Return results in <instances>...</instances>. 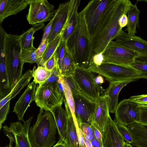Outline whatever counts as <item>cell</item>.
I'll return each mask as SVG.
<instances>
[{"mask_svg": "<svg viewBox=\"0 0 147 147\" xmlns=\"http://www.w3.org/2000/svg\"><path fill=\"white\" fill-rule=\"evenodd\" d=\"M44 26V23L38 24L33 25L30 29L24 31L20 35V40L22 49L26 50L35 49L33 45L34 37V33L42 29Z\"/></svg>", "mask_w": 147, "mask_h": 147, "instance_id": "obj_28", "label": "cell"}, {"mask_svg": "<svg viewBox=\"0 0 147 147\" xmlns=\"http://www.w3.org/2000/svg\"><path fill=\"white\" fill-rule=\"evenodd\" d=\"M10 101L0 107V130L2 127V124L7 118V115L9 111Z\"/></svg>", "mask_w": 147, "mask_h": 147, "instance_id": "obj_38", "label": "cell"}, {"mask_svg": "<svg viewBox=\"0 0 147 147\" xmlns=\"http://www.w3.org/2000/svg\"><path fill=\"white\" fill-rule=\"evenodd\" d=\"M66 99L62 96L58 86L45 83L36 87L35 102L40 109L52 112L57 106L62 105Z\"/></svg>", "mask_w": 147, "mask_h": 147, "instance_id": "obj_6", "label": "cell"}, {"mask_svg": "<svg viewBox=\"0 0 147 147\" xmlns=\"http://www.w3.org/2000/svg\"><path fill=\"white\" fill-rule=\"evenodd\" d=\"M132 3L129 0H112L99 19L93 34L90 37L91 59L102 53L109 43L122 30L119 20L127 13Z\"/></svg>", "mask_w": 147, "mask_h": 147, "instance_id": "obj_1", "label": "cell"}, {"mask_svg": "<svg viewBox=\"0 0 147 147\" xmlns=\"http://www.w3.org/2000/svg\"><path fill=\"white\" fill-rule=\"evenodd\" d=\"M5 147H13L12 146V145H11L10 144H9L8 145H7ZM15 147H16L15 146Z\"/></svg>", "mask_w": 147, "mask_h": 147, "instance_id": "obj_56", "label": "cell"}, {"mask_svg": "<svg viewBox=\"0 0 147 147\" xmlns=\"http://www.w3.org/2000/svg\"><path fill=\"white\" fill-rule=\"evenodd\" d=\"M112 0H92L79 13L83 15L90 37L98 20Z\"/></svg>", "mask_w": 147, "mask_h": 147, "instance_id": "obj_12", "label": "cell"}, {"mask_svg": "<svg viewBox=\"0 0 147 147\" xmlns=\"http://www.w3.org/2000/svg\"><path fill=\"white\" fill-rule=\"evenodd\" d=\"M91 126L93 130L95 138L98 141L102 142V136L100 132L93 124H92Z\"/></svg>", "mask_w": 147, "mask_h": 147, "instance_id": "obj_49", "label": "cell"}, {"mask_svg": "<svg viewBox=\"0 0 147 147\" xmlns=\"http://www.w3.org/2000/svg\"><path fill=\"white\" fill-rule=\"evenodd\" d=\"M78 127L81 130L84 136L90 134H94L91 126L87 123H81L78 125Z\"/></svg>", "mask_w": 147, "mask_h": 147, "instance_id": "obj_44", "label": "cell"}, {"mask_svg": "<svg viewBox=\"0 0 147 147\" xmlns=\"http://www.w3.org/2000/svg\"><path fill=\"white\" fill-rule=\"evenodd\" d=\"M52 147H69V146L64 141L59 138L58 142Z\"/></svg>", "mask_w": 147, "mask_h": 147, "instance_id": "obj_51", "label": "cell"}, {"mask_svg": "<svg viewBox=\"0 0 147 147\" xmlns=\"http://www.w3.org/2000/svg\"><path fill=\"white\" fill-rule=\"evenodd\" d=\"M36 84L33 81L28 85L13 107V112L16 114L19 120L24 121L23 117L25 113L30 106V103L35 100Z\"/></svg>", "mask_w": 147, "mask_h": 147, "instance_id": "obj_17", "label": "cell"}, {"mask_svg": "<svg viewBox=\"0 0 147 147\" xmlns=\"http://www.w3.org/2000/svg\"><path fill=\"white\" fill-rule=\"evenodd\" d=\"M84 138L86 147H92L90 142L86 139L84 136Z\"/></svg>", "mask_w": 147, "mask_h": 147, "instance_id": "obj_54", "label": "cell"}, {"mask_svg": "<svg viewBox=\"0 0 147 147\" xmlns=\"http://www.w3.org/2000/svg\"><path fill=\"white\" fill-rule=\"evenodd\" d=\"M128 23V18L126 14L121 16L119 20V24L121 28L127 26Z\"/></svg>", "mask_w": 147, "mask_h": 147, "instance_id": "obj_48", "label": "cell"}, {"mask_svg": "<svg viewBox=\"0 0 147 147\" xmlns=\"http://www.w3.org/2000/svg\"><path fill=\"white\" fill-rule=\"evenodd\" d=\"M67 21L62 34V40L66 41L74 30L78 22V9L80 0H71Z\"/></svg>", "mask_w": 147, "mask_h": 147, "instance_id": "obj_21", "label": "cell"}, {"mask_svg": "<svg viewBox=\"0 0 147 147\" xmlns=\"http://www.w3.org/2000/svg\"><path fill=\"white\" fill-rule=\"evenodd\" d=\"M104 57L102 53H101L94 55L92 59V64L96 66H99L103 62Z\"/></svg>", "mask_w": 147, "mask_h": 147, "instance_id": "obj_45", "label": "cell"}, {"mask_svg": "<svg viewBox=\"0 0 147 147\" xmlns=\"http://www.w3.org/2000/svg\"><path fill=\"white\" fill-rule=\"evenodd\" d=\"M102 147H125V142L119 131L114 120L110 116L100 132Z\"/></svg>", "mask_w": 147, "mask_h": 147, "instance_id": "obj_14", "label": "cell"}, {"mask_svg": "<svg viewBox=\"0 0 147 147\" xmlns=\"http://www.w3.org/2000/svg\"><path fill=\"white\" fill-rule=\"evenodd\" d=\"M132 81L130 80L110 82L104 93V95L107 98L109 112L115 113L118 104V96L120 91L124 87Z\"/></svg>", "mask_w": 147, "mask_h": 147, "instance_id": "obj_20", "label": "cell"}, {"mask_svg": "<svg viewBox=\"0 0 147 147\" xmlns=\"http://www.w3.org/2000/svg\"><path fill=\"white\" fill-rule=\"evenodd\" d=\"M90 142L92 147H102V142L98 141L95 137Z\"/></svg>", "mask_w": 147, "mask_h": 147, "instance_id": "obj_50", "label": "cell"}, {"mask_svg": "<svg viewBox=\"0 0 147 147\" xmlns=\"http://www.w3.org/2000/svg\"><path fill=\"white\" fill-rule=\"evenodd\" d=\"M36 49L32 50L22 49L21 59L22 63L23 64L25 63H36L37 64L38 66H40L42 60V57L38 56L35 53V51Z\"/></svg>", "mask_w": 147, "mask_h": 147, "instance_id": "obj_32", "label": "cell"}, {"mask_svg": "<svg viewBox=\"0 0 147 147\" xmlns=\"http://www.w3.org/2000/svg\"><path fill=\"white\" fill-rule=\"evenodd\" d=\"M127 127L133 139L132 145L137 147H147V126L134 123Z\"/></svg>", "mask_w": 147, "mask_h": 147, "instance_id": "obj_22", "label": "cell"}, {"mask_svg": "<svg viewBox=\"0 0 147 147\" xmlns=\"http://www.w3.org/2000/svg\"><path fill=\"white\" fill-rule=\"evenodd\" d=\"M75 114L78 126L84 123L91 125L96 102L82 93L73 95Z\"/></svg>", "mask_w": 147, "mask_h": 147, "instance_id": "obj_13", "label": "cell"}, {"mask_svg": "<svg viewBox=\"0 0 147 147\" xmlns=\"http://www.w3.org/2000/svg\"><path fill=\"white\" fill-rule=\"evenodd\" d=\"M29 5L26 17L30 24L34 25L51 21L55 16L54 6L47 0H34Z\"/></svg>", "mask_w": 147, "mask_h": 147, "instance_id": "obj_11", "label": "cell"}, {"mask_svg": "<svg viewBox=\"0 0 147 147\" xmlns=\"http://www.w3.org/2000/svg\"><path fill=\"white\" fill-rule=\"evenodd\" d=\"M4 49L6 68L11 90L22 76L20 36L5 33Z\"/></svg>", "mask_w": 147, "mask_h": 147, "instance_id": "obj_4", "label": "cell"}, {"mask_svg": "<svg viewBox=\"0 0 147 147\" xmlns=\"http://www.w3.org/2000/svg\"><path fill=\"white\" fill-rule=\"evenodd\" d=\"M57 50L51 57L46 62L45 65V68L49 71H52L57 65Z\"/></svg>", "mask_w": 147, "mask_h": 147, "instance_id": "obj_40", "label": "cell"}, {"mask_svg": "<svg viewBox=\"0 0 147 147\" xmlns=\"http://www.w3.org/2000/svg\"><path fill=\"white\" fill-rule=\"evenodd\" d=\"M60 77L64 87L66 100L72 114L74 123H77L75 114L74 102L73 95L68 85L64 81L63 76L60 75Z\"/></svg>", "mask_w": 147, "mask_h": 147, "instance_id": "obj_33", "label": "cell"}, {"mask_svg": "<svg viewBox=\"0 0 147 147\" xmlns=\"http://www.w3.org/2000/svg\"><path fill=\"white\" fill-rule=\"evenodd\" d=\"M78 13V24L66 41V47L76 66L87 69L92 65L90 36L84 16Z\"/></svg>", "mask_w": 147, "mask_h": 147, "instance_id": "obj_2", "label": "cell"}, {"mask_svg": "<svg viewBox=\"0 0 147 147\" xmlns=\"http://www.w3.org/2000/svg\"><path fill=\"white\" fill-rule=\"evenodd\" d=\"M109 112L106 96L104 95L100 96L96 102L92 124L100 132L103 131L108 118L110 116Z\"/></svg>", "mask_w": 147, "mask_h": 147, "instance_id": "obj_18", "label": "cell"}, {"mask_svg": "<svg viewBox=\"0 0 147 147\" xmlns=\"http://www.w3.org/2000/svg\"><path fill=\"white\" fill-rule=\"evenodd\" d=\"M63 76L73 95L82 93L72 75Z\"/></svg>", "mask_w": 147, "mask_h": 147, "instance_id": "obj_36", "label": "cell"}, {"mask_svg": "<svg viewBox=\"0 0 147 147\" xmlns=\"http://www.w3.org/2000/svg\"><path fill=\"white\" fill-rule=\"evenodd\" d=\"M88 69L104 77L110 82L137 80L144 77L131 66L103 63L99 66L92 64Z\"/></svg>", "mask_w": 147, "mask_h": 147, "instance_id": "obj_5", "label": "cell"}, {"mask_svg": "<svg viewBox=\"0 0 147 147\" xmlns=\"http://www.w3.org/2000/svg\"><path fill=\"white\" fill-rule=\"evenodd\" d=\"M49 43V40L46 39L44 42H41L35 53L38 56L42 57Z\"/></svg>", "mask_w": 147, "mask_h": 147, "instance_id": "obj_43", "label": "cell"}, {"mask_svg": "<svg viewBox=\"0 0 147 147\" xmlns=\"http://www.w3.org/2000/svg\"><path fill=\"white\" fill-rule=\"evenodd\" d=\"M131 66L138 70L144 79H147V63L135 61Z\"/></svg>", "mask_w": 147, "mask_h": 147, "instance_id": "obj_39", "label": "cell"}, {"mask_svg": "<svg viewBox=\"0 0 147 147\" xmlns=\"http://www.w3.org/2000/svg\"><path fill=\"white\" fill-rule=\"evenodd\" d=\"M57 129L52 113L40 109L35 123L30 128L28 136L32 147H51L56 142Z\"/></svg>", "mask_w": 147, "mask_h": 147, "instance_id": "obj_3", "label": "cell"}, {"mask_svg": "<svg viewBox=\"0 0 147 147\" xmlns=\"http://www.w3.org/2000/svg\"><path fill=\"white\" fill-rule=\"evenodd\" d=\"M115 121L119 131L125 140L129 144H132L133 139L127 127L121 123Z\"/></svg>", "mask_w": 147, "mask_h": 147, "instance_id": "obj_34", "label": "cell"}, {"mask_svg": "<svg viewBox=\"0 0 147 147\" xmlns=\"http://www.w3.org/2000/svg\"><path fill=\"white\" fill-rule=\"evenodd\" d=\"M135 61L147 63V56L140 55L136 58Z\"/></svg>", "mask_w": 147, "mask_h": 147, "instance_id": "obj_52", "label": "cell"}, {"mask_svg": "<svg viewBox=\"0 0 147 147\" xmlns=\"http://www.w3.org/2000/svg\"><path fill=\"white\" fill-rule=\"evenodd\" d=\"M62 33L56 36L49 42L46 50L42 57L40 66L45 67L46 62L51 57L57 50L62 40Z\"/></svg>", "mask_w": 147, "mask_h": 147, "instance_id": "obj_29", "label": "cell"}, {"mask_svg": "<svg viewBox=\"0 0 147 147\" xmlns=\"http://www.w3.org/2000/svg\"><path fill=\"white\" fill-rule=\"evenodd\" d=\"M141 114L140 123L147 126V105H140Z\"/></svg>", "mask_w": 147, "mask_h": 147, "instance_id": "obj_41", "label": "cell"}, {"mask_svg": "<svg viewBox=\"0 0 147 147\" xmlns=\"http://www.w3.org/2000/svg\"><path fill=\"white\" fill-rule=\"evenodd\" d=\"M71 1L60 3L53 18L52 28L47 38L49 42L63 33L66 26L69 9Z\"/></svg>", "mask_w": 147, "mask_h": 147, "instance_id": "obj_15", "label": "cell"}, {"mask_svg": "<svg viewBox=\"0 0 147 147\" xmlns=\"http://www.w3.org/2000/svg\"><path fill=\"white\" fill-rule=\"evenodd\" d=\"M64 102L67 115L66 143L69 147H81L79 142L77 129L73 117L66 100Z\"/></svg>", "mask_w": 147, "mask_h": 147, "instance_id": "obj_24", "label": "cell"}, {"mask_svg": "<svg viewBox=\"0 0 147 147\" xmlns=\"http://www.w3.org/2000/svg\"><path fill=\"white\" fill-rule=\"evenodd\" d=\"M53 20V18L45 27L41 42H44L47 38L51 30Z\"/></svg>", "mask_w": 147, "mask_h": 147, "instance_id": "obj_46", "label": "cell"}, {"mask_svg": "<svg viewBox=\"0 0 147 147\" xmlns=\"http://www.w3.org/2000/svg\"><path fill=\"white\" fill-rule=\"evenodd\" d=\"M72 75L82 92L96 102L100 96L101 88L96 83L92 72L88 68L76 66Z\"/></svg>", "mask_w": 147, "mask_h": 147, "instance_id": "obj_8", "label": "cell"}, {"mask_svg": "<svg viewBox=\"0 0 147 147\" xmlns=\"http://www.w3.org/2000/svg\"><path fill=\"white\" fill-rule=\"evenodd\" d=\"M34 0H0V23L6 18L21 11Z\"/></svg>", "mask_w": 147, "mask_h": 147, "instance_id": "obj_19", "label": "cell"}, {"mask_svg": "<svg viewBox=\"0 0 147 147\" xmlns=\"http://www.w3.org/2000/svg\"><path fill=\"white\" fill-rule=\"evenodd\" d=\"M60 74L57 65L52 71L51 76L45 83L54 86H57Z\"/></svg>", "mask_w": 147, "mask_h": 147, "instance_id": "obj_37", "label": "cell"}, {"mask_svg": "<svg viewBox=\"0 0 147 147\" xmlns=\"http://www.w3.org/2000/svg\"><path fill=\"white\" fill-rule=\"evenodd\" d=\"M130 98L140 105H147V94L132 96Z\"/></svg>", "mask_w": 147, "mask_h": 147, "instance_id": "obj_42", "label": "cell"}, {"mask_svg": "<svg viewBox=\"0 0 147 147\" xmlns=\"http://www.w3.org/2000/svg\"><path fill=\"white\" fill-rule=\"evenodd\" d=\"M140 12L136 4H131L127 13L128 23L126 29L127 33L130 35H135L137 27H140L139 17Z\"/></svg>", "mask_w": 147, "mask_h": 147, "instance_id": "obj_27", "label": "cell"}, {"mask_svg": "<svg viewBox=\"0 0 147 147\" xmlns=\"http://www.w3.org/2000/svg\"><path fill=\"white\" fill-rule=\"evenodd\" d=\"M32 78V70L29 69L27 71L22 75L9 93L3 98L0 99V107L2 106L8 101H10L11 99L14 98L23 88L28 84Z\"/></svg>", "mask_w": 147, "mask_h": 147, "instance_id": "obj_26", "label": "cell"}, {"mask_svg": "<svg viewBox=\"0 0 147 147\" xmlns=\"http://www.w3.org/2000/svg\"><path fill=\"white\" fill-rule=\"evenodd\" d=\"M0 82L1 99L9 94L11 90L6 68L5 52L3 51H0Z\"/></svg>", "mask_w": 147, "mask_h": 147, "instance_id": "obj_25", "label": "cell"}, {"mask_svg": "<svg viewBox=\"0 0 147 147\" xmlns=\"http://www.w3.org/2000/svg\"><path fill=\"white\" fill-rule=\"evenodd\" d=\"M115 121L125 126L140 123L141 110L140 105L130 98H125L118 104L115 112Z\"/></svg>", "mask_w": 147, "mask_h": 147, "instance_id": "obj_10", "label": "cell"}, {"mask_svg": "<svg viewBox=\"0 0 147 147\" xmlns=\"http://www.w3.org/2000/svg\"><path fill=\"white\" fill-rule=\"evenodd\" d=\"M33 117L24 121L23 125L20 121L12 123L8 127L6 125L2 126L3 131L8 138L9 144L14 142L16 147H32L30 141L28 132L31 122Z\"/></svg>", "mask_w": 147, "mask_h": 147, "instance_id": "obj_9", "label": "cell"}, {"mask_svg": "<svg viewBox=\"0 0 147 147\" xmlns=\"http://www.w3.org/2000/svg\"><path fill=\"white\" fill-rule=\"evenodd\" d=\"M77 129V133L79 144L81 147H86L83 133L79 127L78 125H75Z\"/></svg>", "mask_w": 147, "mask_h": 147, "instance_id": "obj_47", "label": "cell"}, {"mask_svg": "<svg viewBox=\"0 0 147 147\" xmlns=\"http://www.w3.org/2000/svg\"><path fill=\"white\" fill-rule=\"evenodd\" d=\"M95 80L96 83L99 85L104 82V79L102 76L99 74L95 77Z\"/></svg>", "mask_w": 147, "mask_h": 147, "instance_id": "obj_53", "label": "cell"}, {"mask_svg": "<svg viewBox=\"0 0 147 147\" xmlns=\"http://www.w3.org/2000/svg\"><path fill=\"white\" fill-rule=\"evenodd\" d=\"M103 63L131 66L136 58L140 55L138 52L123 47L112 41L102 52Z\"/></svg>", "mask_w": 147, "mask_h": 147, "instance_id": "obj_7", "label": "cell"}, {"mask_svg": "<svg viewBox=\"0 0 147 147\" xmlns=\"http://www.w3.org/2000/svg\"><path fill=\"white\" fill-rule=\"evenodd\" d=\"M32 71V76L34 78L33 81L40 85L47 80L52 73V71L48 70L41 66H38L36 68L34 66Z\"/></svg>", "mask_w": 147, "mask_h": 147, "instance_id": "obj_31", "label": "cell"}, {"mask_svg": "<svg viewBox=\"0 0 147 147\" xmlns=\"http://www.w3.org/2000/svg\"><path fill=\"white\" fill-rule=\"evenodd\" d=\"M115 39L119 45L136 51L140 55L147 56V41L140 37L130 35L122 29Z\"/></svg>", "mask_w": 147, "mask_h": 147, "instance_id": "obj_16", "label": "cell"}, {"mask_svg": "<svg viewBox=\"0 0 147 147\" xmlns=\"http://www.w3.org/2000/svg\"><path fill=\"white\" fill-rule=\"evenodd\" d=\"M125 147H133L132 146L131 144L127 143V142H125Z\"/></svg>", "mask_w": 147, "mask_h": 147, "instance_id": "obj_55", "label": "cell"}, {"mask_svg": "<svg viewBox=\"0 0 147 147\" xmlns=\"http://www.w3.org/2000/svg\"><path fill=\"white\" fill-rule=\"evenodd\" d=\"M55 121L60 138L66 143L67 115L66 111L59 105L56 107L51 112Z\"/></svg>", "mask_w": 147, "mask_h": 147, "instance_id": "obj_23", "label": "cell"}, {"mask_svg": "<svg viewBox=\"0 0 147 147\" xmlns=\"http://www.w3.org/2000/svg\"><path fill=\"white\" fill-rule=\"evenodd\" d=\"M66 49V41L62 40L57 50V67L60 74L62 63L65 55Z\"/></svg>", "mask_w": 147, "mask_h": 147, "instance_id": "obj_35", "label": "cell"}, {"mask_svg": "<svg viewBox=\"0 0 147 147\" xmlns=\"http://www.w3.org/2000/svg\"><path fill=\"white\" fill-rule=\"evenodd\" d=\"M72 56L66 48L62 63L60 74L66 76L72 75L76 68Z\"/></svg>", "mask_w": 147, "mask_h": 147, "instance_id": "obj_30", "label": "cell"}]
</instances>
